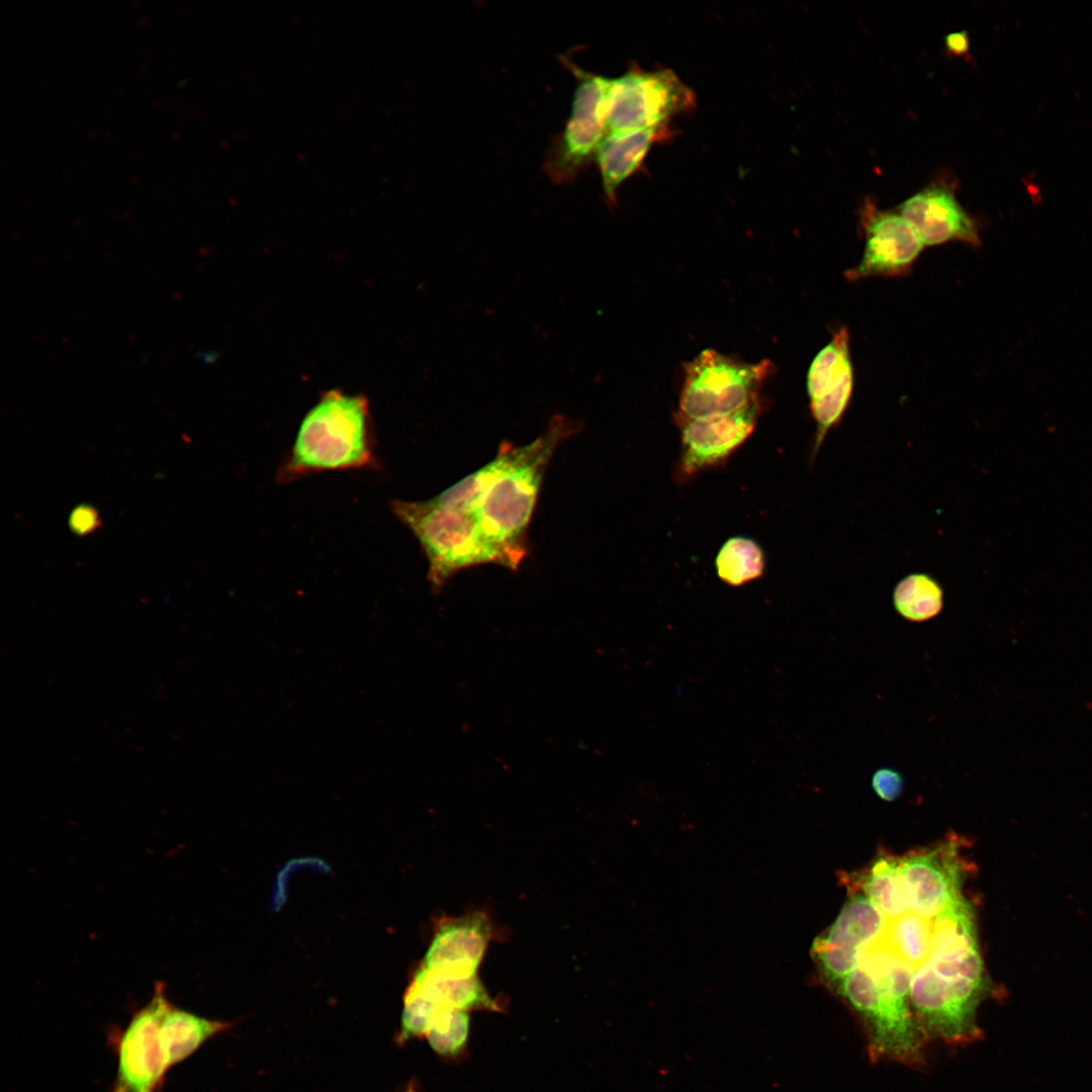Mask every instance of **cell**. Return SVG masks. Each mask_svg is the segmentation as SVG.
Listing matches in <instances>:
<instances>
[{
	"instance_id": "obj_27",
	"label": "cell",
	"mask_w": 1092,
	"mask_h": 1092,
	"mask_svg": "<svg viewBox=\"0 0 1092 1092\" xmlns=\"http://www.w3.org/2000/svg\"><path fill=\"white\" fill-rule=\"evenodd\" d=\"M98 525L97 512L88 506H80L71 514L70 527L76 534H88L95 530Z\"/></svg>"
},
{
	"instance_id": "obj_26",
	"label": "cell",
	"mask_w": 1092,
	"mask_h": 1092,
	"mask_svg": "<svg viewBox=\"0 0 1092 1092\" xmlns=\"http://www.w3.org/2000/svg\"><path fill=\"white\" fill-rule=\"evenodd\" d=\"M903 778L893 768H880L872 779L875 793L884 801L896 800L903 790Z\"/></svg>"
},
{
	"instance_id": "obj_19",
	"label": "cell",
	"mask_w": 1092,
	"mask_h": 1092,
	"mask_svg": "<svg viewBox=\"0 0 1092 1092\" xmlns=\"http://www.w3.org/2000/svg\"><path fill=\"white\" fill-rule=\"evenodd\" d=\"M407 990L438 1006L464 1011L499 1009L482 986L477 974L456 975L420 966Z\"/></svg>"
},
{
	"instance_id": "obj_16",
	"label": "cell",
	"mask_w": 1092,
	"mask_h": 1092,
	"mask_svg": "<svg viewBox=\"0 0 1092 1092\" xmlns=\"http://www.w3.org/2000/svg\"><path fill=\"white\" fill-rule=\"evenodd\" d=\"M490 937L483 913L446 918L438 924L422 967L456 975H476Z\"/></svg>"
},
{
	"instance_id": "obj_9",
	"label": "cell",
	"mask_w": 1092,
	"mask_h": 1092,
	"mask_svg": "<svg viewBox=\"0 0 1092 1092\" xmlns=\"http://www.w3.org/2000/svg\"><path fill=\"white\" fill-rule=\"evenodd\" d=\"M165 986L158 982L150 1001L139 1009L124 1029L111 1034L117 1056L111 1092H161L170 1070L161 1036L164 1016L171 1006Z\"/></svg>"
},
{
	"instance_id": "obj_20",
	"label": "cell",
	"mask_w": 1092,
	"mask_h": 1092,
	"mask_svg": "<svg viewBox=\"0 0 1092 1092\" xmlns=\"http://www.w3.org/2000/svg\"><path fill=\"white\" fill-rule=\"evenodd\" d=\"M231 1022L211 1020L173 1004L161 1026L162 1043L170 1068L186 1060L205 1041L230 1028Z\"/></svg>"
},
{
	"instance_id": "obj_18",
	"label": "cell",
	"mask_w": 1092,
	"mask_h": 1092,
	"mask_svg": "<svg viewBox=\"0 0 1092 1092\" xmlns=\"http://www.w3.org/2000/svg\"><path fill=\"white\" fill-rule=\"evenodd\" d=\"M844 883L847 890L862 892L887 920L911 912L898 856L882 853L862 871L847 875Z\"/></svg>"
},
{
	"instance_id": "obj_17",
	"label": "cell",
	"mask_w": 1092,
	"mask_h": 1092,
	"mask_svg": "<svg viewBox=\"0 0 1092 1092\" xmlns=\"http://www.w3.org/2000/svg\"><path fill=\"white\" fill-rule=\"evenodd\" d=\"M667 128L607 133L597 153L603 189L610 204L616 203L620 185L641 165L651 146L665 135Z\"/></svg>"
},
{
	"instance_id": "obj_25",
	"label": "cell",
	"mask_w": 1092,
	"mask_h": 1092,
	"mask_svg": "<svg viewBox=\"0 0 1092 1092\" xmlns=\"http://www.w3.org/2000/svg\"><path fill=\"white\" fill-rule=\"evenodd\" d=\"M437 1005L426 998L406 990L399 1039L404 1041L416 1036L427 1035Z\"/></svg>"
},
{
	"instance_id": "obj_22",
	"label": "cell",
	"mask_w": 1092,
	"mask_h": 1092,
	"mask_svg": "<svg viewBox=\"0 0 1092 1092\" xmlns=\"http://www.w3.org/2000/svg\"><path fill=\"white\" fill-rule=\"evenodd\" d=\"M715 566L722 581L739 586L762 575L765 559L761 547L754 540L737 536L721 546Z\"/></svg>"
},
{
	"instance_id": "obj_13",
	"label": "cell",
	"mask_w": 1092,
	"mask_h": 1092,
	"mask_svg": "<svg viewBox=\"0 0 1092 1092\" xmlns=\"http://www.w3.org/2000/svg\"><path fill=\"white\" fill-rule=\"evenodd\" d=\"M760 404L756 398L733 413L680 422L676 478L687 481L726 462L753 432Z\"/></svg>"
},
{
	"instance_id": "obj_1",
	"label": "cell",
	"mask_w": 1092,
	"mask_h": 1092,
	"mask_svg": "<svg viewBox=\"0 0 1092 1092\" xmlns=\"http://www.w3.org/2000/svg\"><path fill=\"white\" fill-rule=\"evenodd\" d=\"M580 430V422L555 414L534 441L519 446L505 441L481 467L483 487L472 513L518 566L529 552L528 528L548 465L558 447Z\"/></svg>"
},
{
	"instance_id": "obj_21",
	"label": "cell",
	"mask_w": 1092,
	"mask_h": 1092,
	"mask_svg": "<svg viewBox=\"0 0 1092 1092\" xmlns=\"http://www.w3.org/2000/svg\"><path fill=\"white\" fill-rule=\"evenodd\" d=\"M893 605L904 619L921 623L936 617L943 608V588L929 573L913 572L898 581Z\"/></svg>"
},
{
	"instance_id": "obj_28",
	"label": "cell",
	"mask_w": 1092,
	"mask_h": 1092,
	"mask_svg": "<svg viewBox=\"0 0 1092 1092\" xmlns=\"http://www.w3.org/2000/svg\"><path fill=\"white\" fill-rule=\"evenodd\" d=\"M948 49L954 53H962L968 48V39L965 33H952L947 36L946 40Z\"/></svg>"
},
{
	"instance_id": "obj_14",
	"label": "cell",
	"mask_w": 1092,
	"mask_h": 1092,
	"mask_svg": "<svg viewBox=\"0 0 1092 1092\" xmlns=\"http://www.w3.org/2000/svg\"><path fill=\"white\" fill-rule=\"evenodd\" d=\"M853 389L849 334L840 327L830 342L815 356L807 374V392L816 423L812 460L829 431L842 420Z\"/></svg>"
},
{
	"instance_id": "obj_23",
	"label": "cell",
	"mask_w": 1092,
	"mask_h": 1092,
	"mask_svg": "<svg viewBox=\"0 0 1092 1092\" xmlns=\"http://www.w3.org/2000/svg\"><path fill=\"white\" fill-rule=\"evenodd\" d=\"M931 932V919H925L910 912L896 919L887 920L880 941L916 970L927 959Z\"/></svg>"
},
{
	"instance_id": "obj_29",
	"label": "cell",
	"mask_w": 1092,
	"mask_h": 1092,
	"mask_svg": "<svg viewBox=\"0 0 1092 1092\" xmlns=\"http://www.w3.org/2000/svg\"><path fill=\"white\" fill-rule=\"evenodd\" d=\"M404 1092H416L413 1085H410Z\"/></svg>"
},
{
	"instance_id": "obj_24",
	"label": "cell",
	"mask_w": 1092,
	"mask_h": 1092,
	"mask_svg": "<svg viewBox=\"0 0 1092 1092\" xmlns=\"http://www.w3.org/2000/svg\"><path fill=\"white\" fill-rule=\"evenodd\" d=\"M468 1031L469 1014L467 1011L437 1005L426 1036L436 1053L442 1056H453L464 1046Z\"/></svg>"
},
{
	"instance_id": "obj_12",
	"label": "cell",
	"mask_w": 1092,
	"mask_h": 1092,
	"mask_svg": "<svg viewBox=\"0 0 1092 1092\" xmlns=\"http://www.w3.org/2000/svg\"><path fill=\"white\" fill-rule=\"evenodd\" d=\"M863 254L845 272L849 281L906 275L925 247L912 224L898 211L880 209L867 199L859 211Z\"/></svg>"
},
{
	"instance_id": "obj_3",
	"label": "cell",
	"mask_w": 1092,
	"mask_h": 1092,
	"mask_svg": "<svg viewBox=\"0 0 1092 1092\" xmlns=\"http://www.w3.org/2000/svg\"><path fill=\"white\" fill-rule=\"evenodd\" d=\"M373 462L367 399L331 390L303 418L277 476L287 482L312 472L363 468Z\"/></svg>"
},
{
	"instance_id": "obj_15",
	"label": "cell",
	"mask_w": 1092,
	"mask_h": 1092,
	"mask_svg": "<svg viewBox=\"0 0 1092 1092\" xmlns=\"http://www.w3.org/2000/svg\"><path fill=\"white\" fill-rule=\"evenodd\" d=\"M898 212L914 228L924 246L962 242L981 244L978 225L964 209L951 186L933 182L902 202Z\"/></svg>"
},
{
	"instance_id": "obj_11",
	"label": "cell",
	"mask_w": 1092,
	"mask_h": 1092,
	"mask_svg": "<svg viewBox=\"0 0 1092 1092\" xmlns=\"http://www.w3.org/2000/svg\"><path fill=\"white\" fill-rule=\"evenodd\" d=\"M960 849V840L952 838L898 856L911 912L933 919L964 897L968 864Z\"/></svg>"
},
{
	"instance_id": "obj_10",
	"label": "cell",
	"mask_w": 1092,
	"mask_h": 1092,
	"mask_svg": "<svg viewBox=\"0 0 1092 1092\" xmlns=\"http://www.w3.org/2000/svg\"><path fill=\"white\" fill-rule=\"evenodd\" d=\"M848 893L839 914L814 939L810 950L820 979L833 991L857 967L861 952L881 939L887 924L862 892Z\"/></svg>"
},
{
	"instance_id": "obj_8",
	"label": "cell",
	"mask_w": 1092,
	"mask_h": 1092,
	"mask_svg": "<svg viewBox=\"0 0 1092 1092\" xmlns=\"http://www.w3.org/2000/svg\"><path fill=\"white\" fill-rule=\"evenodd\" d=\"M576 78L570 115L563 130L553 139L544 169L556 183L571 182L588 164L607 134L609 78L577 67L562 58Z\"/></svg>"
},
{
	"instance_id": "obj_7",
	"label": "cell",
	"mask_w": 1092,
	"mask_h": 1092,
	"mask_svg": "<svg viewBox=\"0 0 1092 1092\" xmlns=\"http://www.w3.org/2000/svg\"><path fill=\"white\" fill-rule=\"evenodd\" d=\"M695 104L694 92L673 72L635 67L609 80L607 133L666 128L671 117Z\"/></svg>"
},
{
	"instance_id": "obj_2",
	"label": "cell",
	"mask_w": 1092,
	"mask_h": 1092,
	"mask_svg": "<svg viewBox=\"0 0 1092 1092\" xmlns=\"http://www.w3.org/2000/svg\"><path fill=\"white\" fill-rule=\"evenodd\" d=\"M915 969L883 942L861 952L858 965L836 987L861 1019L872 1060L921 1066L927 1038L912 1011Z\"/></svg>"
},
{
	"instance_id": "obj_6",
	"label": "cell",
	"mask_w": 1092,
	"mask_h": 1092,
	"mask_svg": "<svg viewBox=\"0 0 1092 1092\" xmlns=\"http://www.w3.org/2000/svg\"><path fill=\"white\" fill-rule=\"evenodd\" d=\"M772 364L738 362L715 350L702 351L685 364L677 421L733 413L759 398L758 391Z\"/></svg>"
},
{
	"instance_id": "obj_4",
	"label": "cell",
	"mask_w": 1092,
	"mask_h": 1092,
	"mask_svg": "<svg viewBox=\"0 0 1092 1092\" xmlns=\"http://www.w3.org/2000/svg\"><path fill=\"white\" fill-rule=\"evenodd\" d=\"M992 989L980 953L958 962L925 960L913 974L910 1004L927 1040L970 1043L982 1036L977 1010Z\"/></svg>"
},
{
	"instance_id": "obj_5",
	"label": "cell",
	"mask_w": 1092,
	"mask_h": 1092,
	"mask_svg": "<svg viewBox=\"0 0 1092 1092\" xmlns=\"http://www.w3.org/2000/svg\"><path fill=\"white\" fill-rule=\"evenodd\" d=\"M391 510L418 539L429 563L428 579L435 592L465 568L481 564L519 568L483 530L472 512L446 509L431 499L393 500Z\"/></svg>"
}]
</instances>
